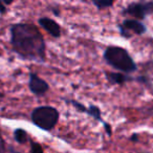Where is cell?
I'll list each match as a JSON object with an SVG mask.
<instances>
[{"label": "cell", "mask_w": 153, "mask_h": 153, "mask_svg": "<svg viewBox=\"0 0 153 153\" xmlns=\"http://www.w3.org/2000/svg\"><path fill=\"white\" fill-rule=\"evenodd\" d=\"M12 51L22 60L44 63L46 43L38 27L30 22H18L10 26Z\"/></svg>", "instance_id": "cell-1"}, {"label": "cell", "mask_w": 153, "mask_h": 153, "mask_svg": "<svg viewBox=\"0 0 153 153\" xmlns=\"http://www.w3.org/2000/svg\"><path fill=\"white\" fill-rule=\"evenodd\" d=\"M103 60L113 69L126 74H131L137 70V64L131 57L129 51L124 47L110 45L105 48Z\"/></svg>", "instance_id": "cell-2"}, {"label": "cell", "mask_w": 153, "mask_h": 153, "mask_svg": "<svg viewBox=\"0 0 153 153\" xmlns=\"http://www.w3.org/2000/svg\"><path fill=\"white\" fill-rule=\"evenodd\" d=\"M60 119V112L57 108L48 105L38 106L33 109L30 120L33 124L45 131H51L56 127Z\"/></svg>", "instance_id": "cell-3"}, {"label": "cell", "mask_w": 153, "mask_h": 153, "mask_svg": "<svg viewBox=\"0 0 153 153\" xmlns=\"http://www.w3.org/2000/svg\"><path fill=\"white\" fill-rule=\"evenodd\" d=\"M121 14L123 16H130L132 19L144 20L148 16L153 15V0H140L127 4Z\"/></svg>", "instance_id": "cell-4"}, {"label": "cell", "mask_w": 153, "mask_h": 153, "mask_svg": "<svg viewBox=\"0 0 153 153\" xmlns=\"http://www.w3.org/2000/svg\"><path fill=\"white\" fill-rule=\"evenodd\" d=\"M120 36L125 39H131L132 37L142 36L147 33V26L142 21L136 19H129L126 18L117 25Z\"/></svg>", "instance_id": "cell-5"}, {"label": "cell", "mask_w": 153, "mask_h": 153, "mask_svg": "<svg viewBox=\"0 0 153 153\" xmlns=\"http://www.w3.org/2000/svg\"><path fill=\"white\" fill-rule=\"evenodd\" d=\"M28 89L34 96L43 97L48 92L49 85L45 80L38 76L36 72H30L28 74Z\"/></svg>", "instance_id": "cell-6"}, {"label": "cell", "mask_w": 153, "mask_h": 153, "mask_svg": "<svg viewBox=\"0 0 153 153\" xmlns=\"http://www.w3.org/2000/svg\"><path fill=\"white\" fill-rule=\"evenodd\" d=\"M38 24L47 33L51 35L53 38L58 39L61 37L62 30L60 24L56 20L51 19L48 17H41L38 19Z\"/></svg>", "instance_id": "cell-7"}, {"label": "cell", "mask_w": 153, "mask_h": 153, "mask_svg": "<svg viewBox=\"0 0 153 153\" xmlns=\"http://www.w3.org/2000/svg\"><path fill=\"white\" fill-rule=\"evenodd\" d=\"M105 78L110 85L124 86L129 82L134 81V78L131 74H126L123 72H113V71H104Z\"/></svg>", "instance_id": "cell-8"}, {"label": "cell", "mask_w": 153, "mask_h": 153, "mask_svg": "<svg viewBox=\"0 0 153 153\" xmlns=\"http://www.w3.org/2000/svg\"><path fill=\"white\" fill-rule=\"evenodd\" d=\"M86 114H88L89 117H94V120H97L98 122H101V123L103 124V125H105L106 124V122H104V120H103L102 117V111H101V109L99 108L97 105H89L87 108V112H86Z\"/></svg>", "instance_id": "cell-9"}, {"label": "cell", "mask_w": 153, "mask_h": 153, "mask_svg": "<svg viewBox=\"0 0 153 153\" xmlns=\"http://www.w3.org/2000/svg\"><path fill=\"white\" fill-rule=\"evenodd\" d=\"M14 140L18 143V144H25L26 140H28V135H27V132L25 131L24 129L22 128H18L14 131Z\"/></svg>", "instance_id": "cell-10"}, {"label": "cell", "mask_w": 153, "mask_h": 153, "mask_svg": "<svg viewBox=\"0 0 153 153\" xmlns=\"http://www.w3.org/2000/svg\"><path fill=\"white\" fill-rule=\"evenodd\" d=\"M91 2L97 7V10L102 11V10L112 7L114 4V0H91Z\"/></svg>", "instance_id": "cell-11"}, {"label": "cell", "mask_w": 153, "mask_h": 153, "mask_svg": "<svg viewBox=\"0 0 153 153\" xmlns=\"http://www.w3.org/2000/svg\"><path fill=\"white\" fill-rule=\"evenodd\" d=\"M134 81H136L137 83L142 84V85L147 86V87H150L151 86L150 78H149L148 76H146V74H140V76H136V78H134Z\"/></svg>", "instance_id": "cell-12"}, {"label": "cell", "mask_w": 153, "mask_h": 153, "mask_svg": "<svg viewBox=\"0 0 153 153\" xmlns=\"http://www.w3.org/2000/svg\"><path fill=\"white\" fill-rule=\"evenodd\" d=\"M30 153H44L40 144L36 142H30Z\"/></svg>", "instance_id": "cell-13"}, {"label": "cell", "mask_w": 153, "mask_h": 153, "mask_svg": "<svg viewBox=\"0 0 153 153\" xmlns=\"http://www.w3.org/2000/svg\"><path fill=\"white\" fill-rule=\"evenodd\" d=\"M7 7L4 5V3L0 0V14L1 15H4V14H7Z\"/></svg>", "instance_id": "cell-14"}, {"label": "cell", "mask_w": 153, "mask_h": 153, "mask_svg": "<svg viewBox=\"0 0 153 153\" xmlns=\"http://www.w3.org/2000/svg\"><path fill=\"white\" fill-rule=\"evenodd\" d=\"M5 152V146H4V140H3L2 136L0 134V153Z\"/></svg>", "instance_id": "cell-15"}, {"label": "cell", "mask_w": 153, "mask_h": 153, "mask_svg": "<svg viewBox=\"0 0 153 153\" xmlns=\"http://www.w3.org/2000/svg\"><path fill=\"white\" fill-rule=\"evenodd\" d=\"M130 140H132V142H137L138 140V134L133 133L131 136H130Z\"/></svg>", "instance_id": "cell-16"}, {"label": "cell", "mask_w": 153, "mask_h": 153, "mask_svg": "<svg viewBox=\"0 0 153 153\" xmlns=\"http://www.w3.org/2000/svg\"><path fill=\"white\" fill-rule=\"evenodd\" d=\"M3 3H4V5L7 7V5H11L12 3L14 2V0H1Z\"/></svg>", "instance_id": "cell-17"}, {"label": "cell", "mask_w": 153, "mask_h": 153, "mask_svg": "<svg viewBox=\"0 0 153 153\" xmlns=\"http://www.w3.org/2000/svg\"><path fill=\"white\" fill-rule=\"evenodd\" d=\"M51 11H53V13L55 14L56 16H60V11L57 9H55V7H51Z\"/></svg>", "instance_id": "cell-18"}, {"label": "cell", "mask_w": 153, "mask_h": 153, "mask_svg": "<svg viewBox=\"0 0 153 153\" xmlns=\"http://www.w3.org/2000/svg\"><path fill=\"white\" fill-rule=\"evenodd\" d=\"M3 97H4V94H3L2 92H0V99H2Z\"/></svg>", "instance_id": "cell-19"}, {"label": "cell", "mask_w": 153, "mask_h": 153, "mask_svg": "<svg viewBox=\"0 0 153 153\" xmlns=\"http://www.w3.org/2000/svg\"><path fill=\"white\" fill-rule=\"evenodd\" d=\"M13 153H19V152H16V151H13Z\"/></svg>", "instance_id": "cell-20"}]
</instances>
